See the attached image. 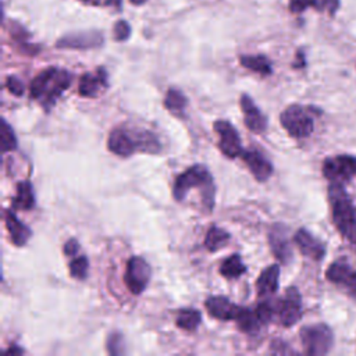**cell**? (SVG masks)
I'll list each match as a JSON object with an SVG mask.
<instances>
[{"label":"cell","instance_id":"obj_1","mask_svg":"<svg viewBox=\"0 0 356 356\" xmlns=\"http://www.w3.org/2000/svg\"><path fill=\"white\" fill-rule=\"evenodd\" d=\"M72 75L67 70L50 67L40 71L31 82V97L42 104L44 110H50L57 99L71 85Z\"/></svg>","mask_w":356,"mask_h":356},{"label":"cell","instance_id":"obj_2","mask_svg":"<svg viewBox=\"0 0 356 356\" xmlns=\"http://www.w3.org/2000/svg\"><path fill=\"white\" fill-rule=\"evenodd\" d=\"M107 147L117 156L128 157L134 152L157 153L160 152V142L149 131H128L125 128H115L108 135Z\"/></svg>","mask_w":356,"mask_h":356},{"label":"cell","instance_id":"obj_3","mask_svg":"<svg viewBox=\"0 0 356 356\" xmlns=\"http://www.w3.org/2000/svg\"><path fill=\"white\" fill-rule=\"evenodd\" d=\"M193 186H197L202 189L203 206L207 211H211L214 207L216 188H214L213 175L204 165L195 164L175 178L174 188H172L174 199L178 202H182L185 199L186 193Z\"/></svg>","mask_w":356,"mask_h":356},{"label":"cell","instance_id":"obj_4","mask_svg":"<svg viewBox=\"0 0 356 356\" xmlns=\"http://www.w3.org/2000/svg\"><path fill=\"white\" fill-rule=\"evenodd\" d=\"M328 200L335 228L345 238L352 225L356 222V207L343 189V184L330 182Z\"/></svg>","mask_w":356,"mask_h":356},{"label":"cell","instance_id":"obj_5","mask_svg":"<svg viewBox=\"0 0 356 356\" xmlns=\"http://www.w3.org/2000/svg\"><path fill=\"white\" fill-rule=\"evenodd\" d=\"M299 338L305 352L312 356H321L328 353L334 343V334L331 328L323 323L300 328Z\"/></svg>","mask_w":356,"mask_h":356},{"label":"cell","instance_id":"obj_6","mask_svg":"<svg viewBox=\"0 0 356 356\" xmlns=\"http://www.w3.org/2000/svg\"><path fill=\"white\" fill-rule=\"evenodd\" d=\"M281 125L292 138H307L314 128L313 117L309 107L299 104L288 106L280 115Z\"/></svg>","mask_w":356,"mask_h":356},{"label":"cell","instance_id":"obj_7","mask_svg":"<svg viewBox=\"0 0 356 356\" xmlns=\"http://www.w3.org/2000/svg\"><path fill=\"white\" fill-rule=\"evenodd\" d=\"M323 174L330 182L346 184L356 175V157L348 154L328 157L323 163Z\"/></svg>","mask_w":356,"mask_h":356},{"label":"cell","instance_id":"obj_8","mask_svg":"<svg viewBox=\"0 0 356 356\" xmlns=\"http://www.w3.org/2000/svg\"><path fill=\"white\" fill-rule=\"evenodd\" d=\"M150 275H152V268L149 263L139 256H134L127 263L124 282L134 295H139L147 286Z\"/></svg>","mask_w":356,"mask_h":356},{"label":"cell","instance_id":"obj_9","mask_svg":"<svg viewBox=\"0 0 356 356\" xmlns=\"http://www.w3.org/2000/svg\"><path fill=\"white\" fill-rule=\"evenodd\" d=\"M278 317L284 327H292L300 320L302 298L295 286H289L284 298L278 302Z\"/></svg>","mask_w":356,"mask_h":356},{"label":"cell","instance_id":"obj_10","mask_svg":"<svg viewBox=\"0 0 356 356\" xmlns=\"http://www.w3.org/2000/svg\"><path fill=\"white\" fill-rule=\"evenodd\" d=\"M214 131L218 134V147L228 157L235 159L242 154L243 149L238 131L225 120H217L214 122Z\"/></svg>","mask_w":356,"mask_h":356},{"label":"cell","instance_id":"obj_11","mask_svg":"<svg viewBox=\"0 0 356 356\" xmlns=\"http://www.w3.org/2000/svg\"><path fill=\"white\" fill-rule=\"evenodd\" d=\"M103 44V33L99 31L72 32L61 36L56 46L60 49H95Z\"/></svg>","mask_w":356,"mask_h":356},{"label":"cell","instance_id":"obj_12","mask_svg":"<svg viewBox=\"0 0 356 356\" xmlns=\"http://www.w3.org/2000/svg\"><path fill=\"white\" fill-rule=\"evenodd\" d=\"M325 277L330 282L341 285L356 298V270L345 260H335L325 271Z\"/></svg>","mask_w":356,"mask_h":356},{"label":"cell","instance_id":"obj_13","mask_svg":"<svg viewBox=\"0 0 356 356\" xmlns=\"http://www.w3.org/2000/svg\"><path fill=\"white\" fill-rule=\"evenodd\" d=\"M268 242L274 256L284 264L292 259V248L288 239V228L280 222L274 224L268 234Z\"/></svg>","mask_w":356,"mask_h":356},{"label":"cell","instance_id":"obj_14","mask_svg":"<svg viewBox=\"0 0 356 356\" xmlns=\"http://www.w3.org/2000/svg\"><path fill=\"white\" fill-rule=\"evenodd\" d=\"M108 86L107 72L104 68H97L95 72H85L79 78V95L83 97H97Z\"/></svg>","mask_w":356,"mask_h":356},{"label":"cell","instance_id":"obj_15","mask_svg":"<svg viewBox=\"0 0 356 356\" xmlns=\"http://www.w3.org/2000/svg\"><path fill=\"white\" fill-rule=\"evenodd\" d=\"M239 103H241V108L243 113V120H245L246 127L256 134L264 132L267 128V118L260 111V108L254 104L252 97L249 95L243 93L241 96Z\"/></svg>","mask_w":356,"mask_h":356},{"label":"cell","instance_id":"obj_16","mask_svg":"<svg viewBox=\"0 0 356 356\" xmlns=\"http://www.w3.org/2000/svg\"><path fill=\"white\" fill-rule=\"evenodd\" d=\"M241 157L246 163L249 171L253 174V177L257 181L263 182V181H267L271 177L273 164L259 150H256V149L243 150Z\"/></svg>","mask_w":356,"mask_h":356},{"label":"cell","instance_id":"obj_17","mask_svg":"<svg viewBox=\"0 0 356 356\" xmlns=\"http://www.w3.org/2000/svg\"><path fill=\"white\" fill-rule=\"evenodd\" d=\"M293 241L300 253L313 260H321L325 256V245L314 235H312L306 228L298 229L293 235Z\"/></svg>","mask_w":356,"mask_h":356},{"label":"cell","instance_id":"obj_18","mask_svg":"<svg viewBox=\"0 0 356 356\" xmlns=\"http://www.w3.org/2000/svg\"><path fill=\"white\" fill-rule=\"evenodd\" d=\"M204 306L209 312V314L217 320H235L241 306L232 303L228 298L216 295V296H209L204 302Z\"/></svg>","mask_w":356,"mask_h":356},{"label":"cell","instance_id":"obj_19","mask_svg":"<svg viewBox=\"0 0 356 356\" xmlns=\"http://www.w3.org/2000/svg\"><path fill=\"white\" fill-rule=\"evenodd\" d=\"M4 224H6V228L8 229L11 241L15 246H24L32 235L31 228L28 225H25L24 222H21L18 220V217L15 216L14 210H11V209L4 210Z\"/></svg>","mask_w":356,"mask_h":356},{"label":"cell","instance_id":"obj_20","mask_svg":"<svg viewBox=\"0 0 356 356\" xmlns=\"http://www.w3.org/2000/svg\"><path fill=\"white\" fill-rule=\"evenodd\" d=\"M278 278H280V266L278 264H271L267 268H264L256 281L257 293L260 296H267V295L275 293L278 289Z\"/></svg>","mask_w":356,"mask_h":356},{"label":"cell","instance_id":"obj_21","mask_svg":"<svg viewBox=\"0 0 356 356\" xmlns=\"http://www.w3.org/2000/svg\"><path fill=\"white\" fill-rule=\"evenodd\" d=\"M35 207L33 188L29 181H21L17 184V193L13 197V209L32 210Z\"/></svg>","mask_w":356,"mask_h":356},{"label":"cell","instance_id":"obj_22","mask_svg":"<svg viewBox=\"0 0 356 356\" xmlns=\"http://www.w3.org/2000/svg\"><path fill=\"white\" fill-rule=\"evenodd\" d=\"M235 321L241 331H243L245 334H250V335L256 334L260 330V327L263 325L261 321L259 320L254 309L242 307V306H241V310H239Z\"/></svg>","mask_w":356,"mask_h":356},{"label":"cell","instance_id":"obj_23","mask_svg":"<svg viewBox=\"0 0 356 356\" xmlns=\"http://www.w3.org/2000/svg\"><path fill=\"white\" fill-rule=\"evenodd\" d=\"M239 63L242 64V67L250 70V71H254V72H259L261 75H270L273 68H271V63L270 60L263 56V54H242L239 57Z\"/></svg>","mask_w":356,"mask_h":356},{"label":"cell","instance_id":"obj_24","mask_svg":"<svg viewBox=\"0 0 356 356\" xmlns=\"http://www.w3.org/2000/svg\"><path fill=\"white\" fill-rule=\"evenodd\" d=\"M200 321H202L200 312L196 309H192V307L181 309L175 318L177 327H179L181 330H185V331H195L199 327Z\"/></svg>","mask_w":356,"mask_h":356},{"label":"cell","instance_id":"obj_25","mask_svg":"<svg viewBox=\"0 0 356 356\" xmlns=\"http://www.w3.org/2000/svg\"><path fill=\"white\" fill-rule=\"evenodd\" d=\"M188 106V99L185 97V95L177 89V88H171L168 89L165 99H164V107L171 111L172 114H182L184 110Z\"/></svg>","mask_w":356,"mask_h":356},{"label":"cell","instance_id":"obj_26","mask_svg":"<svg viewBox=\"0 0 356 356\" xmlns=\"http://www.w3.org/2000/svg\"><path fill=\"white\" fill-rule=\"evenodd\" d=\"M228 241H229V234L225 229L213 225L207 231V235L204 238V246L207 248V250L216 252V250L221 249L222 246H225Z\"/></svg>","mask_w":356,"mask_h":356},{"label":"cell","instance_id":"obj_27","mask_svg":"<svg viewBox=\"0 0 356 356\" xmlns=\"http://www.w3.org/2000/svg\"><path fill=\"white\" fill-rule=\"evenodd\" d=\"M246 271V266L242 263L239 254H231L220 266V274L225 278H238Z\"/></svg>","mask_w":356,"mask_h":356},{"label":"cell","instance_id":"obj_28","mask_svg":"<svg viewBox=\"0 0 356 356\" xmlns=\"http://www.w3.org/2000/svg\"><path fill=\"white\" fill-rule=\"evenodd\" d=\"M0 140H1V152L7 153L17 149V138L13 128L3 118L0 124Z\"/></svg>","mask_w":356,"mask_h":356},{"label":"cell","instance_id":"obj_29","mask_svg":"<svg viewBox=\"0 0 356 356\" xmlns=\"http://www.w3.org/2000/svg\"><path fill=\"white\" fill-rule=\"evenodd\" d=\"M88 267H89V263H88V259L85 256H78L75 259H72L70 261V274L76 278V280H83L86 278V274H88Z\"/></svg>","mask_w":356,"mask_h":356},{"label":"cell","instance_id":"obj_30","mask_svg":"<svg viewBox=\"0 0 356 356\" xmlns=\"http://www.w3.org/2000/svg\"><path fill=\"white\" fill-rule=\"evenodd\" d=\"M106 346H107V352L111 353V355H121L125 352L124 349V338L120 332H113L108 335L107 338V342H106Z\"/></svg>","mask_w":356,"mask_h":356},{"label":"cell","instance_id":"obj_31","mask_svg":"<svg viewBox=\"0 0 356 356\" xmlns=\"http://www.w3.org/2000/svg\"><path fill=\"white\" fill-rule=\"evenodd\" d=\"M309 7L320 11V0H289V11L293 14L303 13Z\"/></svg>","mask_w":356,"mask_h":356},{"label":"cell","instance_id":"obj_32","mask_svg":"<svg viewBox=\"0 0 356 356\" xmlns=\"http://www.w3.org/2000/svg\"><path fill=\"white\" fill-rule=\"evenodd\" d=\"M131 36V26L127 21L120 19L114 25V39L117 42H124Z\"/></svg>","mask_w":356,"mask_h":356},{"label":"cell","instance_id":"obj_33","mask_svg":"<svg viewBox=\"0 0 356 356\" xmlns=\"http://www.w3.org/2000/svg\"><path fill=\"white\" fill-rule=\"evenodd\" d=\"M6 86H7V89L10 90V93H13L14 96H21V95L24 93V90H25V86H24L22 81H21L19 78L14 76V75L7 76V79H6Z\"/></svg>","mask_w":356,"mask_h":356},{"label":"cell","instance_id":"obj_34","mask_svg":"<svg viewBox=\"0 0 356 356\" xmlns=\"http://www.w3.org/2000/svg\"><path fill=\"white\" fill-rule=\"evenodd\" d=\"M339 8V0H320V11H328L330 15H334Z\"/></svg>","mask_w":356,"mask_h":356},{"label":"cell","instance_id":"obj_35","mask_svg":"<svg viewBox=\"0 0 356 356\" xmlns=\"http://www.w3.org/2000/svg\"><path fill=\"white\" fill-rule=\"evenodd\" d=\"M78 250H79V243L76 239L71 238L64 243V254L65 256H76Z\"/></svg>","mask_w":356,"mask_h":356},{"label":"cell","instance_id":"obj_36","mask_svg":"<svg viewBox=\"0 0 356 356\" xmlns=\"http://www.w3.org/2000/svg\"><path fill=\"white\" fill-rule=\"evenodd\" d=\"M280 342V346H277V343H271V352L273 353H292L293 350L292 349H289L288 346H286V343H284L282 341H278Z\"/></svg>","mask_w":356,"mask_h":356},{"label":"cell","instance_id":"obj_37","mask_svg":"<svg viewBox=\"0 0 356 356\" xmlns=\"http://www.w3.org/2000/svg\"><path fill=\"white\" fill-rule=\"evenodd\" d=\"M345 239L352 245V248L356 250V222L352 225V228L349 229V232L346 234Z\"/></svg>","mask_w":356,"mask_h":356},{"label":"cell","instance_id":"obj_38","mask_svg":"<svg viewBox=\"0 0 356 356\" xmlns=\"http://www.w3.org/2000/svg\"><path fill=\"white\" fill-rule=\"evenodd\" d=\"M293 67L295 68H300V67H305V56L302 51H298V56H296V63H293Z\"/></svg>","mask_w":356,"mask_h":356},{"label":"cell","instance_id":"obj_39","mask_svg":"<svg viewBox=\"0 0 356 356\" xmlns=\"http://www.w3.org/2000/svg\"><path fill=\"white\" fill-rule=\"evenodd\" d=\"M24 350L15 345H11L10 348L6 349V353H11V355H21Z\"/></svg>","mask_w":356,"mask_h":356},{"label":"cell","instance_id":"obj_40","mask_svg":"<svg viewBox=\"0 0 356 356\" xmlns=\"http://www.w3.org/2000/svg\"><path fill=\"white\" fill-rule=\"evenodd\" d=\"M106 4H107V6H114V7L120 8L121 4H122V0H107Z\"/></svg>","mask_w":356,"mask_h":356},{"label":"cell","instance_id":"obj_41","mask_svg":"<svg viewBox=\"0 0 356 356\" xmlns=\"http://www.w3.org/2000/svg\"><path fill=\"white\" fill-rule=\"evenodd\" d=\"M134 6H140V4H143V3H146L147 0H129Z\"/></svg>","mask_w":356,"mask_h":356},{"label":"cell","instance_id":"obj_42","mask_svg":"<svg viewBox=\"0 0 356 356\" xmlns=\"http://www.w3.org/2000/svg\"><path fill=\"white\" fill-rule=\"evenodd\" d=\"M82 1H86V0H82Z\"/></svg>","mask_w":356,"mask_h":356}]
</instances>
